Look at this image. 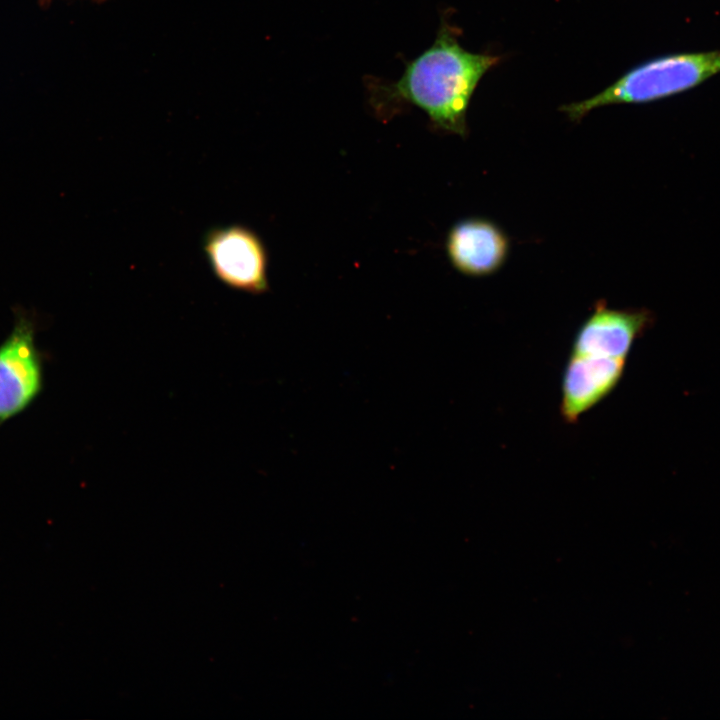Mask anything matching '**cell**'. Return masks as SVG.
Masks as SVG:
<instances>
[{
	"instance_id": "52a82bcc",
	"label": "cell",
	"mask_w": 720,
	"mask_h": 720,
	"mask_svg": "<svg viewBox=\"0 0 720 720\" xmlns=\"http://www.w3.org/2000/svg\"><path fill=\"white\" fill-rule=\"evenodd\" d=\"M510 243L507 235L484 218H466L449 230L445 250L449 262L460 273L482 277L495 273L505 263Z\"/></svg>"
},
{
	"instance_id": "277c9868",
	"label": "cell",
	"mask_w": 720,
	"mask_h": 720,
	"mask_svg": "<svg viewBox=\"0 0 720 720\" xmlns=\"http://www.w3.org/2000/svg\"><path fill=\"white\" fill-rule=\"evenodd\" d=\"M37 320L15 311L13 328L0 344V426L29 408L44 387V356L35 342Z\"/></svg>"
},
{
	"instance_id": "5b68a950",
	"label": "cell",
	"mask_w": 720,
	"mask_h": 720,
	"mask_svg": "<svg viewBox=\"0 0 720 720\" xmlns=\"http://www.w3.org/2000/svg\"><path fill=\"white\" fill-rule=\"evenodd\" d=\"M653 323L648 309H615L599 300L579 327L570 353L627 359L634 341Z\"/></svg>"
},
{
	"instance_id": "6da1fadb",
	"label": "cell",
	"mask_w": 720,
	"mask_h": 720,
	"mask_svg": "<svg viewBox=\"0 0 720 720\" xmlns=\"http://www.w3.org/2000/svg\"><path fill=\"white\" fill-rule=\"evenodd\" d=\"M460 32L443 18L433 44L406 64L398 80L368 81L369 102L381 119L415 106L427 114L432 128L467 136L470 100L501 56L466 50L459 43Z\"/></svg>"
},
{
	"instance_id": "3957f363",
	"label": "cell",
	"mask_w": 720,
	"mask_h": 720,
	"mask_svg": "<svg viewBox=\"0 0 720 720\" xmlns=\"http://www.w3.org/2000/svg\"><path fill=\"white\" fill-rule=\"evenodd\" d=\"M201 246L213 275L224 286L254 295L269 291L268 251L250 227L213 226L204 233Z\"/></svg>"
},
{
	"instance_id": "8992f818",
	"label": "cell",
	"mask_w": 720,
	"mask_h": 720,
	"mask_svg": "<svg viewBox=\"0 0 720 720\" xmlns=\"http://www.w3.org/2000/svg\"><path fill=\"white\" fill-rule=\"evenodd\" d=\"M626 359L570 353L561 384L560 414L566 423L606 398L620 382Z\"/></svg>"
},
{
	"instance_id": "ba28073f",
	"label": "cell",
	"mask_w": 720,
	"mask_h": 720,
	"mask_svg": "<svg viewBox=\"0 0 720 720\" xmlns=\"http://www.w3.org/2000/svg\"><path fill=\"white\" fill-rule=\"evenodd\" d=\"M52 0H38V3L41 7H47Z\"/></svg>"
},
{
	"instance_id": "7a4b0ae2",
	"label": "cell",
	"mask_w": 720,
	"mask_h": 720,
	"mask_svg": "<svg viewBox=\"0 0 720 720\" xmlns=\"http://www.w3.org/2000/svg\"><path fill=\"white\" fill-rule=\"evenodd\" d=\"M718 73L720 50L662 55L629 69L591 98L565 104L560 110L578 122L595 108L660 100L692 89Z\"/></svg>"
}]
</instances>
